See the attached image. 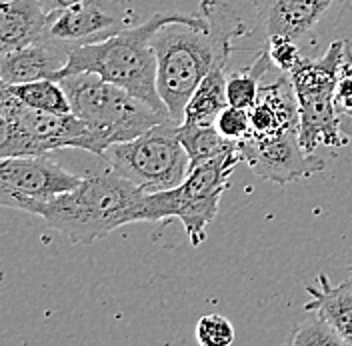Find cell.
I'll use <instances>...</instances> for the list:
<instances>
[{"instance_id": "18", "label": "cell", "mask_w": 352, "mask_h": 346, "mask_svg": "<svg viewBox=\"0 0 352 346\" xmlns=\"http://www.w3.org/2000/svg\"><path fill=\"white\" fill-rule=\"evenodd\" d=\"M178 138H180L182 147L188 152L190 169L239 149V142L224 138L217 127L178 125Z\"/></svg>"}, {"instance_id": "13", "label": "cell", "mask_w": 352, "mask_h": 346, "mask_svg": "<svg viewBox=\"0 0 352 346\" xmlns=\"http://www.w3.org/2000/svg\"><path fill=\"white\" fill-rule=\"evenodd\" d=\"M300 110V144L307 152L316 147H344L349 136L340 130L338 109L334 102V90H316L296 94Z\"/></svg>"}, {"instance_id": "1", "label": "cell", "mask_w": 352, "mask_h": 346, "mask_svg": "<svg viewBox=\"0 0 352 346\" xmlns=\"http://www.w3.org/2000/svg\"><path fill=\"white\" fill-rule=\"evenodd\" d=\"M242 34L244 22L224 0H202L192 17L166 22L154 32L156 85L173 120L182 122L192 92L208 72L226 66L232 41Z\"/></svg>"}, {"instance_id": "8", "label": "cell", "mask_w": 352, "mask_h": 346, "mask_svg": "<svg viewBox=\"0 0 352 346\" xmlns=\"http://www.w3.org/2000/svg\"><path fill=\"white\" fill-rule=\"evenodd\" d=\"M132 19L129 0H80L48 14L46 39L74 50L118 34L131 26Z\"/></svg>"}, {"instance_id": "2", "label": "cell", "mask_w": 352, "mask_h": 346, "mask_svg": "<svg viewBox=\"0 0 352 346\" xmlns=\"http://www.w3.org/2000/svg\"><path fill=\"white\" fill-rule=\"evenodd\" d=\"M144 195L104 164L98 173L85 174L74 191L48 202H28L21 210L41 217L50 230L60 233L72 244H92L126 224L140 222Z\"/></svg>"}, {"instance_id": "11", "label": "cell", "mask_w": 352, "mask_h": 346, "mask_svg": "<svg viewBox=\"0 0 352 346\" xmlns=\"http://www.w3.org/2000/svg\"><path fill=\"white\" fill-rule=\"evenodd\" d=\"M70 50L46 39L38 43L2 52L0 56V80L4 85H24L34 80H60L68 65Z\"/></svg>"}, {"instance_id": "17", "label": "cell", "mask_w": 352, "mask_h": 346, "mask_svg": "<svg viewBox=\"0 0 352 346\" xmlns=\"http://www.w3.org/2000/svg\"><path fill=\"white\" fill-rule=\"evenodd\" d=\"M226 107H228V98H226L224 68H214L202 78V83L188 98L180 125L214 127L219 114Z\"/></svg>"}, {"instance_id": "12", "label": "cell", "mask_w": 352, "mask_h": 346, "mask_svg": "<svg viewBox=\"0 0 352 346\" xmlns=\"http://www.w3.org/2000/svg\"><path fill=\"white\" fill-rule=\"evenodd\" d=\"M254 136H272L300 127L298 98L290 76L283 72L274 83L261 87L256 105L250 109Z\"/></svg>"}, {"instance_id": "15", "label": "cell", "mask_w": 352, "mask_h": 346, "mask_svg": "<svg viewBox=\"0 0 352 346\" xmlns=\"http://www.w3.org/2000/svg\"><path fill=\"white\" fill-rule=\"evenodd\" d=\"M48 12L41 0H6L0 6V50L8 52L46 36Z\"/></svg>"}, {"instance_id": "23", "label": "cell", "mask_w": 352, "mask_h": 346, "mask_svg": "<svg viewBox=\"0 0 352 346\" xmlns=\"http://www.w3.org/2000/svg\"><path fill=\"white\" fill-rule=\"evenodd\" d=\"M219 132L228 138V140H236L241 142L244 138H248L252 134V122H250V110L239 109V107H226L219 114L217 125Z\"/></svg>"}, {"instance_id": "4", "label": "cell", "mask_w": 352, "mask_h": 346, "mask_svg": "<svg viewBox=\"0 0 352 346\" xmlns=\"http://www.w3.org/2000/svg\"><path fill=\"white\" fill-rule=\"evenodd\" d=\"M60 149H80L100 156L96 134L74 114L46 112L24 105L8 85L0 87V158L44 156Z\"/></svg>"}, {"instance_id": "10", "label": "cell", "mask_w": 352, "mask_h": 346, "mask_svg": "<svg viewBox=\"0 0 352 346\" xmlns=\"http://www.w3.org/2000/svg\"><path fill=\"white\" fill-rule=\"evenodd\" d=\"M85 176L68 173L44 156H16L0 160V202L21 210L28 202H48L74 191Z\"/></svg>"}, {"instance_id": "24", "label": "cell", "mask_w": 352, "mask_h": 346, "mask_svg": "<svg viewBox=\"0 0 352 346\" xmlns=\"http://www.w3.org/2000/svg\"><path fill=\"white\" fill-rule=\"evenodd\" d=\"M266 52H268L272 65L276 66L280 72H286V74L298 65V61L302 58L298 46L294 43V39L280 36V34L268 36V48H266Z\"/></svg>"}, {"instance_id": "22", "label": "cell", "mask_w": 352, "mask_h": 346, "mask_svg": "<svg viewBox=\"0 0 352 346\" xmlns=\"http://www.w3.org/2000/svg\"><path fill=\"white\" fill-rule=\"evenodd\" d=\"M197 340L202 346H228L234 343V328L222 314H204L197 325Z\"/></svg>"}, {"instance_id": "26", "label": "cell", "mask_w": 352, "mask_h": 346, "mask_svg": "<svg viewBox=\"0 0 352 346\" xmlns=\"http://www.w3.org/2000/svg\"><path fill=\"white\" fill-rule=\"evenodd\" d=\"M76 2H80V0H41L43 8L48 12V14H50V12H54V10L68 8V6H72V4H76Z\"/></svg>"}, {"instance_id": "27", "label": "cell", "mask_w": 352, "mask_h": 346, "mask_svg": "<svg viewBox=\"0 0 352 346\" xmlns=\"http://www.w3.org/2000/svg\"><path fill=\"white\" fill-rule=\"evenodd\" d=\"M351 274H352V264H351Z\"/></svg>"}, {"instance_id": "3", "label": "cell", "mask_w": 352, "mask_h": 346, "mask_svg": "<svg viewBox=\"0 0 352 346\" xmlns=\"http://www.w3.org/2000/svg\"><path fill=\"white\" fill-rule=\"evenodd\" d=\"M188 17L192 14L156 12L140 26H129L102 43L74 48L70 50V58L60 74V80L68 74L92 72L116 87L129 90L132 96L140 98L154 110L170 116L164 100L158 94V61L153 46V34L162 24Z\"/></svg>"}, {"instance_id": "21", "label": "cell", "mask_w": 352, "mask_h": 346, "mask_svg": "<svg viewBox=\"0 0 352 346\" xmlns=\"http://www.w3.org/2000/svg\"><path fill=\"white\" fill-rule=\"evenodd\" d=\"M305 323L296 326L292 330V336L288 338L290 345L296 346H310V345H332V346H346L344 340L336 334V330L318 314L308 312Z\"/></svg>"}, {"instance_id": "19", "label": "cell", "mask_w": 352, "mask_h": 346, "mask_svg": "<svg viewBox=\"0 0 352 346\" xmlns=\"http://www.w3.org/2000/svg\"><path fill=\"white\" fill-rule=\"evenodd\" d=\"M8 88L12 90L16 98H21L24 105L32 109L58 112V114L72 112V102L60 80L44 78V80L24 83V85H8Z\"/></svg>"}, {"instance_id": "14", "label": "cell", "mask_w": 352, "mask_h": 346, "mask_svg": "<svg viewBox=\"0 0 352 346\" xmlns=\"http://www.w3.org/2000/svg\"><path fill=\"white\" fill-rule=\"evenodd\" d=\"M256 19L266 36L298 39L324 17L330 6L324 0H252Z\"/></svg>"}, {"instance_id": "5", "label": "cell", "mask_w": 352, "mask_h": 346, "mask_svg": "<svg viewBox=\"0 0 352 346\" xmlns=\"http://www.w3.org/2000/svg\"><path fill=\"white\" fill-rule=\"evenodd\" d=\"M60 83L72 102V112L96 134L102 152L170 118L92 72L68 74Z\"/></svg>"}, {"instance_id": "9", "label": "cell", "mask_w": 352, "mask_h": 346, "mask_svg": "<svg viewBox=\"0 0 352 346\" xmlns=\"http://www.w3.org/2000/svg\"><path fill=\"white\" fill-rule=\"evenodd\" d=\"M239 149L242 160L252 173L278 186H286L327 169V162L320 156L302 149L298 129L272 136L250 134L239 142Z\"/></svg>"}, {"instance_id": "16", "label": "cell", "mask_w": 352, "mask_h": 346, "mask_svg": "<svg viewBox=\"0 0 352 346\" xmlns=\"http://www.w3.org/2000/svg\"><path fill=\"white\" fill-rule=\"evenodd\" d=\"M310 301L305 304V312L322 316L336 334L352 346V279L332 284L327 274H318L316 284L307 286Z\"/></svg>"}, {"instance_id": "20", "label": "cell", "mask_w": 352, "mask_h": 346, "mask_svg": "<svg viewBox=\"0 0 352 346\" xmlns=\"http://www.w3.org/2000/svg\"><path fill=\"white\" fill-rule=\"evenodd\" d=\"M272 61L268 56V52L264 50L261 58H256V63L248 66L246 70L234 72L226 78V98L230 107H239V109L250 110L261 94V78L270 70Z\"/></svg>"}, {"instance_id": "25", "label": "cell", "mask_w": 352, "mask_h": 346, "mask_svg": "<svg viewBox=\"0 0 352 346\" xmlns=\"http://www.w3.org/2000/svg\"><path fill=\"white\" fill-rule=\"evenodd\" d=\"M334 102L338 112L346 114L352 118V50L349 43H346V50H344V58L340 65V72H338V83H336V90H334Z\"/></svg>"}, {"instance_id": "6", "label": "cell", "mask_w": 352, "mask_h": 346, "mask_svg": "<svg viewBox=\"0 0 352 346\" xmlns=\"http://www.w3.org/2000/svg\"><path fill=\"white\" fill-rule=\"evenodd\" d=\"M244 162L241 149L190 169L182 184L170 191L144 195L140 222H160L178 218L192 246L206 238V226L219 215L220 198L228 188V178Z\"/></svg>"}, {"instance_id": "7", "label": "cell", "mask_w": 352, "mask_h": 346, "mask_svg": "<svg viewBox=\"0 0 352 346\" xmlns=\"http://www.w3.org/2000/svg\"><path fill=\"white\" fill-rule=\"evenodd\" d=\"M98 158L146 195L176 188L190 173V158L178 138V122L173 118L132 140L110 144Z\"/></svg>"}]
</instances>
